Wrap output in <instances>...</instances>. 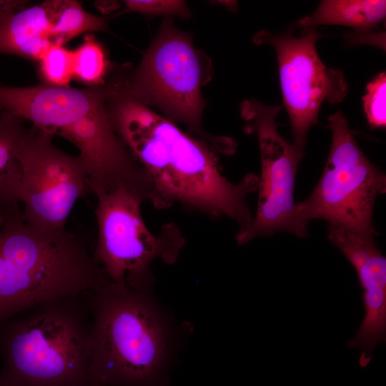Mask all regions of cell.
Segmentation results:
<instances>
[{"label": "cell", "instance_id": "1", "mask_svg": "<svg viewBox=\"0 0 386 386\" xmlns=\"http://www.w3.org/2000/svg\"><path fill=\"white\" fill-rule=\"evenodd\" d=\"M106 109L116 132L151 182L154 207L179 204L209 217H229L238 224V232L249 227L253 215L246 199L257 190V176L229 181L211 146L137 100L112 91Z\"/></svg>", "mask_w": 386, "mask_h": 386}, {"label": "cell", "instance_id": "2", "mask_svg": "<svg viewBox=\"0 0 386 386\" xmlns=\"http://www.w3.org/2000/svg\"><path fill=\"white\" fill-rule=\"evenodd\" d=\"M91 305L92 386H167L177 330L152 291L107 280Z\"/></svg>", "mask_w": 386, "mask_h": 386}, {"label": "cell", "instance_id": "3", "mask_svg": "<svg viewBox=\"0 0 386 386\" xmlns=\"http://www.w3.org/2000/svg\"><path fill=\"white\" fill-rule=\"evenodd\" d=\"M91 292L0 321V386H92Z\"/></svg>", "mask_w": 386, "mask_h": 386}, {"label": "cell", "instance_id": "4", "mask_svg": "<svg viewBox=\"0 0 386 386\" xmlns=\"http://www.w3.org/2000/svg\"><path fill=\"white\" fill-rule=\"evenodd\" d=\"M107 281L73 234L36 227L19 209L6 216L0 227V321L49 300L95 290Z\"/></svg>", "mask_w": 386, "mask_h": 386}, {"label": "cell", "instance_id": "5", "mask_svg": "<svg viewBox=\"0 0 386 386\" xmlns=\"http://www.w3.org/2000/svg\"><path fill=\"white\" fill-rule=\"evenodd\" d=\"M95 194L98 239L93 255L96 261L112 283L152 291L153 262L174 264L185 244L180 229L169 222L159 233H152L141 213L144 202L127 189Z\"/></svg>", "mask_w": 386, "mask_h": 386}, {"label": "cell", "instance_id": "6", "mask_svg": "<svg viewBox=\"0 0 386 386\" xmlns=\"http://www.w3.org/2000/svg\"><path fill=\"white\" fill-rule=\"evenodd\" d=\"M204 60L191 38L167 19L135 71L111 82L117 92L157 107L205 137L201 87L210 77V66Z\"/></svg>", "mask_w": 386, "mask_h": 386}, {"label": "cell", "instance_id": "7", "mask_svg": "<svg viewBox=\"0 0 386 386\" xmlns=\"http://www.w3.org/2000/svg\"><path fill=\"white\" fill-rule=\"evenodd\" d=\"M332 132L330 154L320 179L310 197L297 204L300 224L322 219L358 234L373 236L374 206L386 192V177L365 155L344 114L328 118Z\"/></svg>", "mask_w": 386, "mask_h": 386}, {"label": "cell", "instance_id": "8", "mask_svg": "<svg viewBox=\"0 0 386 386\" xmlns=\"http://www.w3.org/2000/svg\"><path fill=\"white\" fill-rule=\"evenodd\" d=\"M281 107L244 100L240 114L247 132L256 133L261 155L256 214L249 227L238 232L236 240L243 245L262 236L286 232L299 237L307 236L300 222L294 189L297 167L304 152L297 150L278 132L276 117Z\"/></svg>", "mask_w": 386, "mask_h": 386}, {"label": "cell", "instance_id": "9", "mask_svg": "<svg viewBox=\"0 0 386 386\" xmlns=\"http://www.w3.org/2000/svg\"><path fill=\"white\" fill-rule=\"evenodd\" d=\"M321 36L315 28H304L300 36L291 31L274 34L262 30L253 37L256 44H270L276 51L292 144L302 152L308 130L318 123L322 103L341 102L348 94L343 71L327 67L317 54L316 44Z\"/></svg>", "mask_w": 386, "mask_h": 386}, {"label": "cell", "instance_id": "10", "mask_svg": "<svg viewBox=\"0 0 386 386\" xmlns=\"http://www.w3.org/2000/svg\"><path fill=\"white\" fill-rule=\"evenodd\" d=\"M53 136L34 126L26 129L15 156L21 173L23 219L41 229L60 231L66 229L77 199L90 190L78 156L55 147Z\"/></svg>", "mask_w": 386, "mask_h": 386}, {"label": "cell", "instance_id": "11", "mask_svg": "<svg viewBox=\"0 0 386 386\" xmlns=\"http://www.w3.org/2000/svg\"><path fill=\"white\" fill-rule=\"evenodd\" d=\"M73 143L90 192L129 190L144 202H152L153 187L145 172L116 132L106 106L59 129Z\"/></svg>", "mask_w": 386, "mask_h": 386}, {"label": "cell", "instance_id": "12", "mask_svg": "<svg viewBox=\"0 0 386 386\" xmlns=\"http://www.w3.org/2000/svg\"><path fill=\"white\" fill-rule=\"evenodd\" d=\"M327 237L356 270L362 290L365 316L348 347L361 349L359 363L364 367L374 348L386 341V258L373 236L329 225Z\"/></svg>", "mask_w": 386, "mask_h": 386}, {"label": "cell", "instance_id": "13", "mask_svg": "<svg viewBox=\"0 0 386 386\" xmlns=\"http://www.w3.org/2000/svg\"><path fill=\"white\" fill-rule=\"evenodd\" d=\"M107 83L77 89L45 84L16 87L0 85V108L54 135L84 116L106 106Z\"/></svg>", "mask_w": 386, "mask_h": 386}, {"label": "cell", "instance_id": "14", "mask_svg": "<svg viewBox=\"0 0 386 386\" xmlns=\"http://www.w3.org/2000/svg\"><path fill=\"white\" fill-rule=\"evenodd\" d=\"M59 0L26 7L0 24V54L39 61L52 44L51 29Z\"/></svg>", "mask_w": 386, "mask_h": 386}, {"label": "cell", "instance_id": "15", "mask_svg": "<svg viewBox=\"0 0 386 386\" xmlns=\"http://www.w3.org/2000/svg\"><path fill=\"white\" fill-rule=\"evenodd\" d=\"M385 15V1L325 0L321 1L313 14L301 19L297 24L304 28L346 26L356 31L366 32L377 28Z\"/></svg>", "mask_w": 386, "mask_h": 386}, {"label": "cell", "instance_id": "16", "mask_svg": "<svg viewBox=\"0 0 386 386\" xmlns=\"http://www.w3.org/2000/svg\"><path fill=\"white\" fill-rule=\"evenodd\" d=\"M24 119L5 110L0 112V214L16 211L21 173L15 152L26 128Z\"/></svg>", "mask_w": 386, "mask_h": 386}, {"label": "cell", "instance_id": "17", "mask_svg": "<svg viewBox=\"0 0 386 386\" xmlns=\"http://www.w3.org/2000/svg\"><path fill=\"white\" fill-rule=\"evenodd\" d=\"M106 31L107 18L86 11L77 1L59 0L51 29V40L53 44L64 45L81 34Z\"/></svg>", "mask_w": 386, "mask_h": 386}, {"label": "cell", "instance_id": "18", "mask_svg": "<svg viewBox=\"0 0 386 386\" xmlns=\"http://www.w3.org/2000/svg\"><path fill=\"white\" fill-rule=\"evenodd\" d=\"M74 77L91 86L104 84L109 61L102 45L92 34H86L82 43L73 51Z\"/></svg>", "mask_w": 386, "mask_h": 386}, {"label": "cell", "instance_id": "19", "mask_svg": "<svg viewBox=\"0 0 386 386\" xmlns=\"http://www.w3.org/2000/svg\"><path fill=\"white\" fill-rule=\"evenodd\" d=\"M39 71L44 84L56 86H69L74 77L73 51L64 45L51 44L38 61Z\"/></svg>", "mask_w": 386, "mask_h": 386}, {"label": "cell", "instance_id": "20", "mask_svg": "<svg viewBox=\"0 0 386 386\" xmlns=\"http://www.w3.org/2000/svg\"><path fill=\"white\" fill-rule=\"evenodd\" d=\"M386 74L381 72L370 81L362 96L363 107L370 126L385 128L386 125Z\"/></svg>", "mask_w": 386, "mask_h": 386}, {"label": "cell", "instance_id": "21", "mask_svg": "<svg viewBox=\"0 0 386 386\" xmlns=\"http://www.w3.org/2000/svg\"><path fill=\"white\" fill-rule=\"evenodd\" d=\"M122 13L138 12L147 15H174L189 18L190 11L185 1L177 0H127Z\"/></svg>", "mask_w": 386, "mask_h": 386}, {"label": "cell", "instance_id": "22", "mask_svg": "<svg viewBox=\"0 0 386 386\" xmlns=\"http://www.w3.org/2000/svg\"><path fill=\"white\" fill-rule=\"evenodd\" d=\"M27 1L22 0H0V24L11 14L26 7Z\"/></svg>", "mask_w": 386, "mask_h": 386}, {"label": "cell", "instance_id": "23", "mask_svg": "<svg viewBox=\"0 0 386 386\" xmlns=\"http://www.w3.org/2000/svg\"><path fill=\"white\" fill-rule=\"evenodd\" d=\"M5 217H4V216H2V215L0 214V227H1V224H2V223H3V222H4V219H5Z\"/></svg>", "mask_w": 386, "mask_h": 386}, {"label": "cell", "instance_id": "24", "mask_svg": "<svg viewBox=\"0 0 386 386\" xmlns=\"http://www.w3.org/2000/svg\"><path fill=\"white\" fill-rule=\"evenodd\" d=\"M1 111H2V110H1V108H0V112H1Z\"/></svg>", "mask_w": 386, "mask_h": 386}]
</instances>
